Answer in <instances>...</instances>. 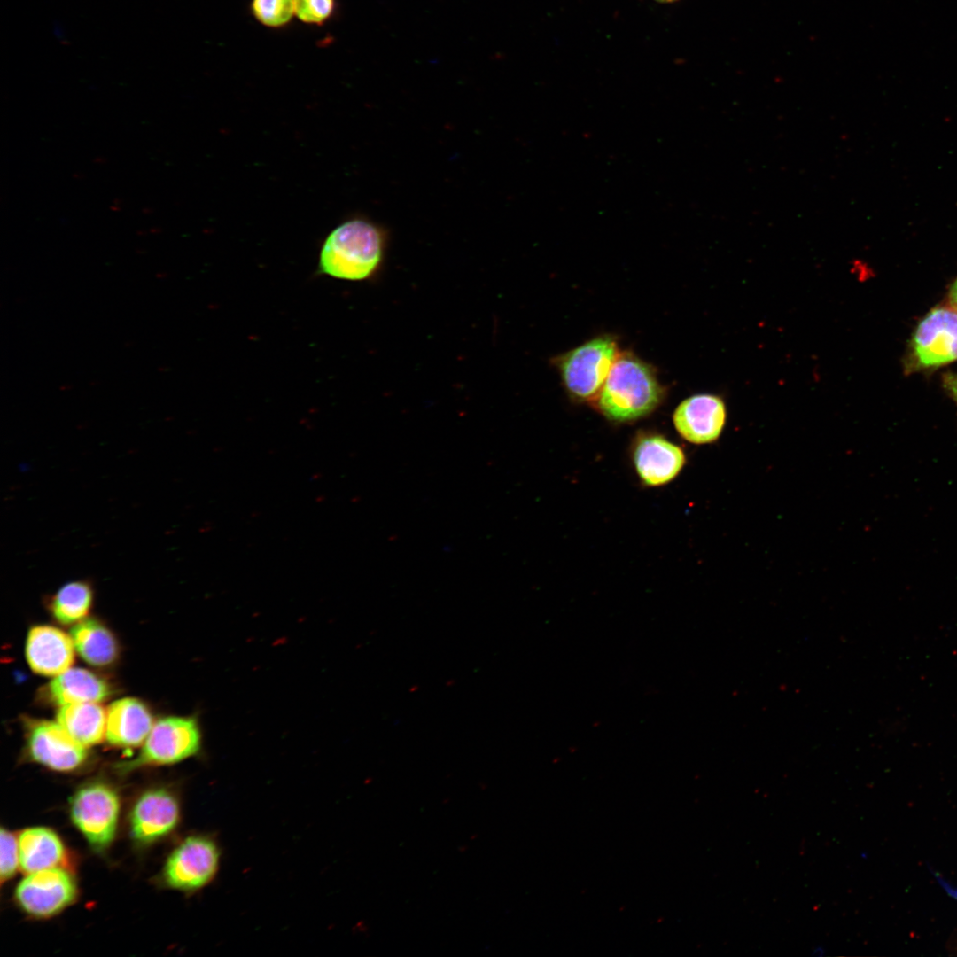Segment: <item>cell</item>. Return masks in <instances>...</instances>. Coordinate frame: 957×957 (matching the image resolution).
<instances>
[{
    "label": "cell",
    "instance_id": "obj_1",
    "mask_svg": "<svg viewBox=\"0 0 957 957\" xmlns=\"http://www.w3.org/2000/svg\"><path fill=\"white\" fill-rule=\"evenodd\" d=\"M383 229L362 217L341 222L324 238L319 253L321 274L341 280L361 281L379 268L385 249Z\"/></svg>",
    "mask_w": 957,
    "mask_h": 957
},
{
    "label": "cell",
    "instance_id": "obj_2",
    "mask_svg": "<svg viewBox=\"0 0 957 957\" xmlns=\"http://www.w3.org/2000/svg\"><path fill=\"white\" fill-rule=\"evenodd\" d=\"M664 393L650 365L630 353L620 352L592 403L606 418L627 423L653 412Z\"/></svg>",
    "mask_w": 957,
    "mask_h": 957
},
{
    "label": "cell",
    "instance_id": "obj_3",
    "mask_svg": "<svg viewBox=\"0 0 957 957\" xmlns=\"http://www.w3.org/2000/svg\"><path fill=\"white\" fill-rule=\"evenodd\" d=\"M619 354L617 341L604 335L558 356L555 363L568 393L577 401L592 403Z\"/></svg>",
    "mask_w": 957,
    "mask_h": 957
},
{
    "label": "cell",
    "instance_id": "obj_4",
    "mask_svg": "<svg viewBox=\"0 0 957 957\" xmlns=\"http://www.w3.org/2000/svg\"><path fill=\"white\" fill-rule=\"evenodd\" d=\"M120 809L117 792L102 782H93L80 788L70 802V815L74 824L91 847L97 851L105 850L113 840Z\"/></svg>",
    "mask_w": 957,
    "mask_h": 957
},
{
    "label": "cell",
    "instance_id": "obj_5",
    "mask_svg": "<svg viewBox=\"0 0 957 957\" xmlns=\"http://www.w3.org/2000/svg\"><path fill=\"white\" fill-rule=\"evenodd\" d=\"M200 744L201 734L195 718L166 717L152 726L139 755L121 767L128 771L149 765L177 763L195 755Z\"/></svg>",
    "mask_w": 957,
    "mask_h": 957
},
{
    "label": "cell",
    "instance_id": "obj_6",
    "mask_svg": "<svg viewBox=\"0 0 957 957\" xmlns=\"http://www.w3.org/2000/svg\"><path fill=\"white\" fill-rule=\"evenodd\" d=\"M220 850L205 836H191L182 841L167 858L163 876L166 883L181 891H196L211 882L217 873Z\"/></svg>",
    "mask_w": 957,
    "mask_h": 957
},
{
    "label": "cell",
    "instance_id": "obj_7",
    "mask_svg": "<svg viewBox=\"0 0 957 957\" xmlns=\"http://www.w3.org/2000/svg\"><path fill=\"white\" fill-rule=\"evenodd\" d=\"M75 895L74 879L60 867L27 874L15 890L19 906L36 917L58 914L72 903Z\"/></svg>",
    "mask_w": 957,
    "mask_h": 957
},
{
    "label": "cell",
    "instance_id": "obj_8",
    "mask_svg": "<svg viewBox=\"0 0 957 957\" xmlns=\"http://www.w3.org/2000/svg\"><path fill=\"white\" fill-rule=\"evenodd\" d=\"M912 355L920 368L938 367L957 360V309L937 307L919 323Z\"/></svg>",
    "mask_w": 957,
    "mask_h": 957
},
{
    "label": "cell",
    "instance_id": "obj_9",
    "mask_svg": "<svg viewBox=\"0 0 957 957\" xmlns=\"http://www.w3.org/2000/svg\"><path fill=\"white\" fill-rule=\"evenodd\" d=\"M27 746L35 761L60 772L77 768L88 755L86 747L75 741L58 722L48 720L31 725Z\"/></svg>",
    "mask_w": 957,
    "mask_h": 957
},
{
    "label": "cell",
    "instance_id": "obj_10",
    "mask_svg": "<svg viewBox=\"0 0 957 957\" xmlns=\"http://www.w3.org/2000/svg\"><path fill=\"white\" fill-rule=\"evenodd\" d=\"M632 459L641 481L653 487L673 480L686 463L683 450L658 434L640 436L634 444Z\"/></svg>",
    "mask_w": 957,
    "mask_h": 957
},
{
    "label": "cell",
    "instance_id": "obj_11",
    "mask_svg": "<svg viewBox=\"0 0 957 957\" xmlns=\"http://www.w3.org/2000/svg\"><path fill=\"white\" fill-rule=\"evenodd\" d=\"M727 418L723 401L712 394H696L681 401L673 415L680 436L693 444H708L718 440Z\"/></svg>",
    "mask_w": 957,
    "mask_h": 957
},
{
    "label": "cell",
    "instance_id": "obj_12",
    "mask_svg": "<svg viewBox=\"0 0 957 957\" xmlns=\"http://www.w3.org/2000/svg\"><path fill=\"white\" fill-rule=\"evenodd\" d=\"M180 807L176 798L166 789H152L136 801L130 813V831L141 844L154 842L177 825Z\"/></svg>",
    "mask_w": 957,
    "mask_h": 957
},
{
    "label": "cell",
    "instance_id": "obj_13",
    "mask_svg": "<svg viewBox=\"0 0 957 957\" xmlns=\"http://www.w3.org/2000/svg\"><path fill=\"white\" fill-rule=\"evenodd\" d=\"M74 643L66 634L50 626H36L29 630L26 657L30 668L46 676H57L70 668L74 662Z\"/></svg>",
    "mask_w": 957,
    "mask_h": 957
},
{
    "label": "cell",
    "instance_id": "obj_14",
    "mask_svg": "<svg viewBox=\"0 0 957 957\" xmlns=\"http://www.w3.org/2000/svg\"><path fill=\"white\" fill-rule=\"evenodd\" d=\"M152 726L148 708L136 698L116 700L106 711L105 737L113 745L138 746L145 741Z\"/></svg>",
    "mask_w": 957,
    "mask_h": 957
},
{
    "label": "cell",
    "instance_id": "obj_15",
    "mask_svg": "<svg viewBox=\"0 0 957 957\" xmlns=\"http://www.w3.org/2000/svg\"><path fill=\"white\" fill-rule=\"evenodd\" d=\"M18 842L19 867L27 874L59 867L66 858L61 839L50 829H26L19 834Z\"/></svg>",
    "mask_w": 957,
    "mask_h": 957
},
{
    "label": "cell",
    "instance_id": "obj_16",
    "mask_svg": "<svg viewBox=\"0 0 957 957\" xmlns=\"http://www.w3.org/2000/svg\"><path fill=\"white\" fill-rule=\"evenodd\" d=\"M51 699L58 705L74 703H98L111 694L108 683L82 668H69L55 676L48 687Z\"/></svg>",
    "mask_w": 957,
    "mask_h": 957
},
{
    "label": "cell",
    "instance_id": "obj_17",
    "mask_svg": "<svg viewBox=\"0 0 957 957\" xmlns=\"http://www.w3.org/2000/svg\"><path fill=\"white\" fill-rule=\"evenodd\" d=\"M59 725L85 747L101 743L106 732V712L97 703L61 705L57 713Z\"/></svg>",
    "mask_w": 957,
    "mask_h": 957
},
{
    "label": "cell",
    "instance_id": "obj_18",
    "mask_svg": "<svg viewBox=\"0 0 957 957\" xmlns=\"http://www.w3.org/2000/svg\"><path fill=\"white\" fill-rule=\"evenodd\" d=\"M74 649L89 664L104 666L113 663L118 646L113 634L94 619L81 620L70 631Z\"/></svg>",
    "mask_w": 957,
    "mask_h": 957
},
{
    "label": "cell",
    "instance_id": "obj_19",
    "mask_svg": "<svg viewBox=\"0 0 957 957\" xmlns=\"http://www.w3.org/2000/svg\"><path fill=\"white\" fill-rule=\"evenodd\" d=\"M90 585L83 580L65 584L53 595L51 609L55 619L62 624H72L87 615L92 603Z\"/></svg>",
    "mask_w": 957,
    "mask_h": 957
},
{
    "label": "cell",
    "instance_id": "obj_20",
    "mask_svg": "<svg viewBox=\"0 0 957 957\" xmlns=\"http://www.w3.org/2000/svg\"><path fill=\"white\" fill-rule=\"evenodd\" d=\"M251 10L259 22L274 28L285 26L295 14L294 0H253Z\"/></svg>",
    "mask_w": 957,
    "mask_h": 957
},
{
    "label": "cell",
    "instance_id": "obj_21",
    "mask_svg": "<svg viewBox=\"0 0 957 957\" xmlns=\"http://www.w3.org/2000/svg\"><path fill=\"white\" fill-rule=\"evenodd\" d=\"M335 0H294V13L305 23L322 25L331 15Z\"/></svg>",
    "mask_w": 957,
    "mask_h": 957
},
{
    "label": "cell",
    "instance_id": "obj_22",
    "mask_svg": "<svg viewBox=\"0 0 957 957\" xmlns=\"http://www.w3.org/2000/svg\"><path fill=\"white\" fill-rule=\"evenodd\" d=\"M19 867L18 838L10 831L1 829L0 834V875L2 881L13 876Z\"/></svg>",
    "mask_w": 957,
    "mask_h": 957
},
{
    "label": "cell",
    "instance_id": "obj_23",
    "mask_svg": "<svg viewBox=\"0 0 957 957\" xmlns=\"http://www.w3.org/2000/svg\"><path fill=\"white\" fill-rule=\"evenodd\" d=\"M944 385L957 402V374H945L944 377Z\"/></svg>",
    "mask_w": 957,
    "mask_h": 957
},
{
    "label": "cell",
    "instance_id": "obj_24",
    "mask_svg": "<svg viewBox=\"0 0 957 957\" xmlns=\"http://www.w3.org/2000/svg\"><path fill=\"white\" fill-rule=\"evenodd\" d=\"M950 300H951V302H952V304H953V306L955 307V308L957 309V279H956V281H955V282L953 283V286H952V288H951V292H950Z\"/></svg>",
    "mask_w": 957,
    "mask_h": 957
},
{
    "label": "cell",
    "instance_id": "obj_25",
    "mask_svg": "<svg viewBox=\"0 0 957 957\" xmlns=\"http://www.w3.org/2000/svg\"><path fill=\"white\" fill-rule=\"evenodd\" d=\"M823 954H824V948L821 947H821H815L813 950V955H820V956H821Z\"/></svg>",
    "mask_w": 957,
    "mask_h": 957
},
{
    "label": "cell",
    "instance_id": "obj_26",
    "mask_svg": "<svg viewBox=\"0 0 957 957\" xmlns=\"http://www.w3.org/2000/svg\"><path fill=\"white\" fill-rule=\"evenodd\" d=\"M655 1H657L658 3H661V4H670V3H674V2H676L678 0H655Z\"/></svg>",
    "mask_w": 957,
    "mask_h": 957
}]
</instances>
